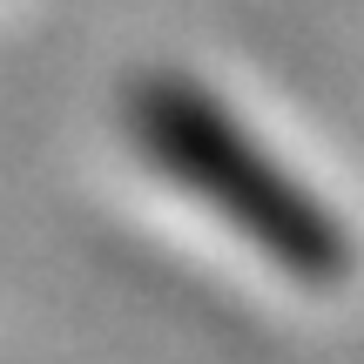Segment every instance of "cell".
Here are the masks:
<instances>
[{"mask_svg":"<svg viewBox=\"0 0 364 364\" xmlns=\"http://www.w3.org/2000/svg\"><path fill=\"white\" fill-rule=\"evenodd\" d=\"M129 135L149 169L189 189L209 216H223L263 263L290 284L331 290L351 277L358 250L351 230L331 216L324 196H311L203 81L189 75H142L129 88Z\"/></svg>","mask_w":364,"mask_h":364,"instance_id":"obj_1","label":"cell"}]
</instances>
